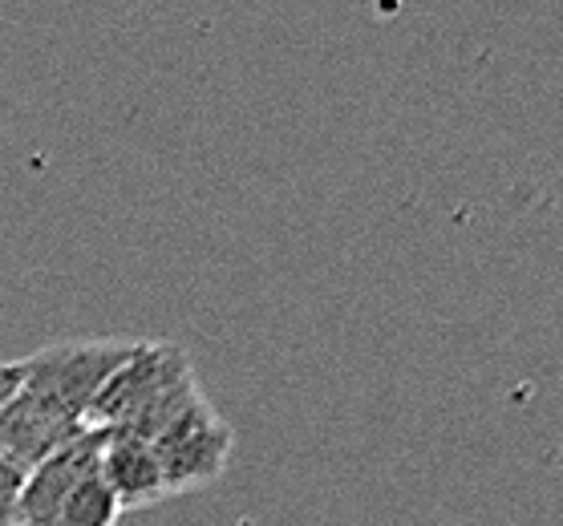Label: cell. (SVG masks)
Listing matches in <instances>:
<instances>
[{"instance_id": "obj_1", "label": "cell", "mask_w": 563, "mask_h": 526, "mask_svg": "<svg viewBox=\"0 0 563 526\" xmlns=\"http://www.w3.org/2000/svg\"><path fill=\"white\" fill-rule=\"evenodd\" d=\"M195 393L203 389L195 381L191 357L179 345H163V340L134 345V352L118 365L114 377L98 389L86 413V429L151 437Z\"/></svg>"}, {"instance_id": "obj_2", "label": "cell", "mask_w": 563, "mask_h": 526, "mask_svg": "<svg viewBox=\"0 0 563 526\" xmlns=\"http://www.w3.org/2000/svg\"><path fill=\"white\" fill-rule=\"evenodd\" d=\"M146 441H151L154 458H158L163 486H167L170 499V494H191V490L216 486L219 478L228 474L235 434L216 413V405L203 393H195Z\"/></svg>"}, {"instance_id": "obj_3", "label": "cell", "mask_w": 563, "mask_h": 526, "mask_svg": "<svg viewBox=\"0 0 563 526\" xmlns=\"http://www.w3.org/2000/svg\"><path fill=\"white\" fill-rule=\"evenodd\" d=\"M134 352L130 340H62L45 345L21 360V385L41 393L62 413L86 425L98 389L114 377V369Z\"/></svg>"}, {"instance_id": "obj_4", "label": "cell", "mask_w": 563, "mask_h": 526, "mask_svg": "<svg viewBox=\"0 0 563 526\" xmlns=\"http://www.w3.org/2000/svg\"><path fill=\"white\" fill-rule=\"evenodd\" d=\"M86 425L62 413L57 405L33 393V389L16 385V393L0 405V462L13 466L16 474H29L49 454L69 446Z\"/></svg>"}, {"instance_id": "obj_5", "label": "cell", "mask_w": 563, "mask_h": 526, "mask_svg": "<svg viewBox=\"0 0 563 526\" xmlns=\"http://www.w3.org/2000/svg\"><path fill=\"white\" fill-rule=\"evenodd\" d=\"M98 474L122 511H142V506L167 499L158 458H154L151 441L139 434H102Z\"/></svg>"}, {"instance_id": "obj_6", "label": "cell", "mask_w": 563, "mask_h": 526, "mask_svg": "<svg viewBox=\"0 0 563 526\" xmlns=\"http://www.w3.org/2000/svg\"><path fill=\"white\" fill-rule=\"evenodd\" d=\"M118 518H122V506H118L114 494L106 490L102 474H90L62 506H57L49 526H114Z\"/></svg>"}, {"instance_id": "obj_7", "label": "cell", "mask_w": 563, "mask_h": 526, "mask_svg": "<svg viewBox=\"0 0 563 526\" xmlns=\"http://www.w3.org/2000/svg\"><path fill=\"white\" fill-rule=\"evenodd\" d=\"M21 482H25V474H16L13 466L0 462V526H13L16 499H21Z\"/></svg>"}, {"instance_id": "obj_8", "label": "cell", "mask_w": 563, "mask_h": 526, "mask_svg": "<svg viewBox=\"0 0 563 526\" xmlns=\"http://www.w3.org/2000/svg\"><path fill=\"white\" fill-rule=\"evenodd\" d=\"M21 385V360H0V405L13 398Z\"/></svg>"}, {"instance_id": "obj_9", "label": "cell", "mask_w": 563, "mask_h": 526, "mask_svg": "<svg viewBox=\"0 0 563 526\" xmlns=\"http://www.w3.org/2000/svg\"><path fill=\"white\" fill-rule=\"evenodd\" d=\"M244 526H252V523H244Z\"/></svg>"}]
</instances>
